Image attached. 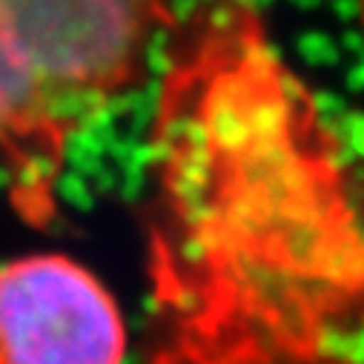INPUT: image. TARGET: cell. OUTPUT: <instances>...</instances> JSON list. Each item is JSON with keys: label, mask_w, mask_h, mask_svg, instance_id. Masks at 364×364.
<instances>
[{"label": "cell", "mask_w": 364, "mask_h": 364, "mask_svg": "<svg viewBox=\"0 0 364 364\" xmlns=\"http://www.w3.org/2000/svg\"><path fill=\"white\" fill-rule=\"evenodd\" d=\"M127 324L104 282L66 255L0 267V364H124Z\"/></svg>", "instance_id": "obj_3"}, {"label": "cell", "mask_w": 364, "mask_h": 364, "mask_svg": "<svg viewBox=\"0 0 364 364\" xmlns=\"http://www.w3.org/2000/svg\"><path fill=\"white\" fill-rule=\"evenodd\" d=\"M175 26L169 0H0V181L23 224L58 218L72 144L144 83Z\"/></svg>", "instance_id": "obj_2"}, {"label": "cell", "mask_w": 364, "mask_h": 364, "mask_svg": "<svg viewBox=\"0 0 364 364\" xmlns=\"http://www.w3.org/2000/svg\"><path fill=\"white\" fill-rule=\"evenodd\" d=\"M358 6H361V12H364V0H358Z\"/></svg>", "instance_id": "obj_4"}, {"label": "cell", "mask_w": 364, "mask_h": 364, "mask_svg": "<svg viewBox=\"0 0 364 364\" xmlns=\"http://www.w3.org/2000/svg\"><path fill=\"white\" fill-rule=\"evenodd\" d=\"M149 364H364V221L252 0L172 32L146 138Z\"/></svg>", "instance_id": "obj_1"}]
</instances>
